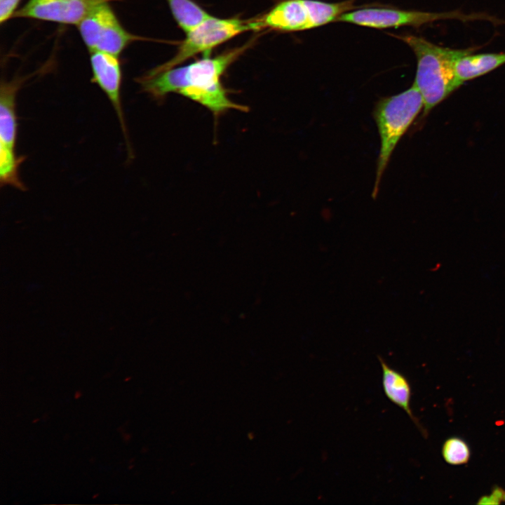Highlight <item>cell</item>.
<instances>
[{
  "label": "cell",
  "mask_w": 505,
  "mask_h": 505,
  "mask_svg": "<svg viewBox=\"0 0 505 505\" xmlns=\"http://www.w3.org/2000/svg\"><path fill=\"white\" fill-rule=\"evenodd\" d=\"M252 43L204 57L184 66L149 72L137 79L142 91L160 102L170 93H177L208 109L217 119L229 110L248 112L245 105L230 99L221 77L227 68Z\"/></svg>",
  "instance_id": "6da1fadb"
},
{
  "label": "cell",
  "mask_w": 505,
  "mask_h": 505,
  "mask_svg": "<svg viewBox=\"0 0 505 505\" xmlns=\"http://www.w3.org/2000/svg\"><path fill=\"white\" fill-rule=\"evenodd\" d=\"M392 36L406 43L416 56L417 72L413 84L423 98V116L462 84L456 75V62L478 48L452 49L434 44L422 36Z\"/></svg>",
  "instance_id": "7a4b0ae2"
},
{
  "label": "cell",
  "mask_w": 505,
  "mask_h": 505,
  "mask_svg": "<svg viewBox=\"0 0 505 505\" xmlns=\"http://www.w3.org/2000/svg\"><path fill=\"white\" fill-rule=\"evenodd\" d=\"M423 108L422 96L414 84L405 91L382 97L376 102L373 119L379 135L380 147L372 198L378 194L381 180L396 145Z\"/></svg>",
  "instance_id": "3957f363"
},
{
  "label": "cell",
  "mask_w": 505,
  "mask_h": 505,
  "mask_svg": "<svg viewBox=\"0 0 505 505\" xmlns=\"http://www.w3.org/2000/svg\"><path fill=\"white\" fill-rule=\"evenodd\" d=\"M356 0L329 3L318 0H284L259 18L262 29L297 32L336 22L342 14L358 6Z\"/></svg>",
  "instance_id": "277c9868"
},
{
  "label": "cell",
  "mask_w": 505,
  "mask_h": 505,
  "mask_svg": "<svg viewBox=\"0 0 505 505\" xmlns=\"http://www.w3.org/2000/svg\"><path fill=\"white\" fill-rule=\"evenodd\" d=\"M260 29L259 18L243 20L210 15L186 32V37L173 58L152 70L161 71L178 66L196 55L208 54L213 48L238 34Z\"/></svg>",
  "instance_id": "5b68a950"
},
{
  "label": "cell",
  "mask_w": 505,
  "mask_h": 505,
  "mask_svg": "<svg viewBox=\"0 0 505 505\" xmlns=\"http://www.w3.org/2000/svg\"><path fill=\"white\" fill-rule=\"evenodd\" d=\"M23 79H15L1 83L0 93V182L20 191L27 188L19 177V166L25 157L15 152L18 118L16 97Z\"/></svg>",
  "instance_id": "8992f818"
},
{
  "label": "cell",
  "mask_w": 505,
  "mask_h": 505,
  "mask_svg": "<svg viewBox=\"0 0 505 505\" xmlns=\"http://www.w3.org/2000/svg\"><path fill=\"white\" fill-rule=\"evenodd\" d=\"M445 19H458L462 21L488 20L495 18L484 14H464L458 11L432 13L419 11H405L388 8H363L352 10L340 15L336 22L351 23L376 29H385L401 26L419 27L434 21Z\"/></svg>",
  "instance_id": "52a82bcc"
},
{
  "label": "cell",
  "mask_w": 505,
  "mask_h": 505,
  "mask_svg": "<svg viewBox=\"0 0 505 505\" xmlns=\"http://www.w3.org/2000/svg\"><path fill=\"white\" fill-rule=\"evenodd\" d=\"M90 53L92 81L100 87L110 101L125 138L128 156L133 158L121 99L122 70L119 56L99 50Z\"/></svg>",
  "instance_id": "ba28073f"
},
{
  "label": "cell",
  "mask_w": 505,
  "mask_h": 505,
  "mask_svg": "<svg viewBox=\"0 0 505 505\" xmlns=\"http://www.w3.org/2000/svg\"><path fill=\"white\" fill-rule=\"evenodd\" d=\"M97 0H29L14 17L77 25Z\"/></svg>",
  "instance_id": "9c48e42d"
},
{
  "label": "cell",
  "mask_w": 505,
  "mask_h": 505,
  "mask_svg": "<svg viewBox=\"0 0 505 505\" xmlns=\"http://www.w3.org/2000/svg\"><path fill=\"white\" fill-rule=\"evenodd\" d=\"M377 357L382 368V384L384 395L391 403L405 412L422 434L426 437L427 433L414 415L410 407L412 391L407 377L391 368L382 357Z\"/></svg>",
  "instance_id": "30bf717a"
},
{
  "label": "cell",
  "mask_w": 505,
  "mask_h": 505,
  "mask_svg": "<svg viewBox=\"0 0 505 505\" xmlns=\"http://www.w3.org/2000/svg\"><path fill=\"white\" fill-rule=\"evenodd\" d=\"M114 13L107 1L97 0L76 25L81 37L90 52L96 49L105 27Z\"/></svg>",
  "instance_id": "8fae6325"
},
{
  "label": "cell",
  "mask_w": 505,
  "mask_h": 505,
  "mask_svg": "<svg viewBox=\"0 0 505 505\" xmlns=\"http://www.w3.org/2000/svg\"><path fill=\"white\" fill-rule=\"evenodd\" d=\"M472 53L462 56L456 62V75L462 83L483 76L505 64V53Z\"/></svg>",
  "instance_id": "7c38bea8"
},
{
  "label": "cell",
  "mask_w": 505,
  "mask_h": 505,
  "mask_svg": "<svg viewBox=\"0 0 505 505\" xmlns=\"http://www.w3.org/2000/svg\"><path fill=\"white\" fill-rule=\"evenodd\" d=\"M173 18L186 33L210 15L192 0H166Z\"/></svg>",
  "instance_id": "4fadbf2b"
},
{
  "label": "cell",
  "mask_w": 505,
  "mask_h": 505,
  "mask_svg": "<svg viewBox=\"0 0 505 505\" xmlns=\"http://www.w3.org/2000/svg\"><path fill=\"white\" fill-rule=\"evenodd\" d=\"M137 39L123 27L116 15L101 37L95 50L119 56L128 45Z\"/></svg>",
  "instance_id": "5bb4252c"
},
{
  "label": "cell",
  "mask_w": 505,
  "mask_h": 505,
  "mask_svg": "<svg viewBox=\"0 0 505 505\" xmlns=\"http://www.w3.org/2000/svg\"><path fill=\"white\" fill-rule=\"evenodd\" d=\"M442 455L445 462L450 465H462L469 461L471 450L464 439L453 436L444 442Z\"/></svg>",
  "instance_id": "9a60e30c"
},
{
  "label": "cell",
  "mask_w": 505,
  "mask_h": 505,
  "mask_svg": "<svg viewBox=\"0 0 505 505\" xmlns=\"http://www.w3.org/2000/svg\"><path fill=\"white\" fill-rule=\"evenodd\" d=\"M22 0H0V23L6 22L10 18L14 17Z\"/></svg>",
  "instance_id": "2e32d148"
},
{
  "label": "cell",
  "mask_w": 505,
  "mask_h": 505,
  "mask_svg": "<svg viewBox=\"0 0 505 505\" xmlns=\"http://www.w3.org/2000/svg\"><path fill=\"white\" fill-rule=\"evenodd\" d=\"M505 501V490L494 486L490 495L482 496L478 501V504L497 505Z\"/></svg>",
  "instance_id": "e0dca14e"
}]
</instances>
